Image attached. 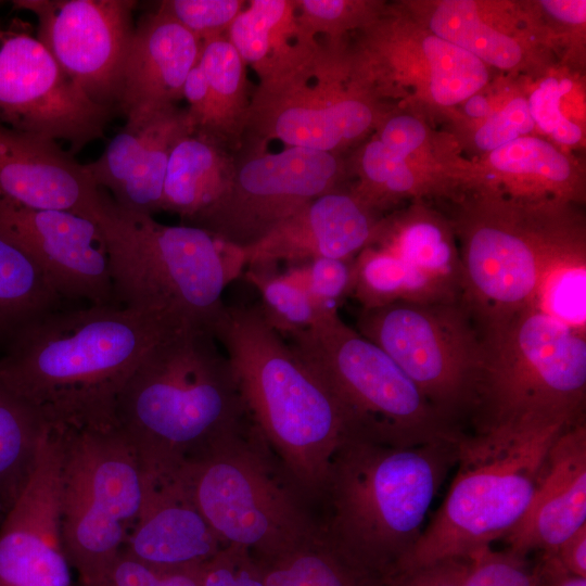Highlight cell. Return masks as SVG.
<instances>
[{"label":"cell","instance_id":"1","mask_svg":"<svg viewBox=\"0 0 586 586\" xmlns=\"http://www.w3.org/2000/svg\"><path fill=\"white\" fill-rule=\"evenodd\" d=\"M184 328L117 304L52 310L0 354V380L50 429L115 425L125 382L161 340Z\"/></svg>","mask_w":586,"mask_h":586},{"label":"cell","instance_id":"2","mask_svg":"<svg viewBox=\"0 0 586 586\" xmlns=\"http://www.w3.org/2000/svg\"><path fill=\"white\" fill-rule=\"evenodd\" d=\"M114 423L156 482L253 422L217 340L184 327L157 342L131 372L117 396Z\"/></svg>","mask_w":586,"mask_h":586},{"label":"cell","instance_id":"3","mask_svg":"<svg viewBox=\"0 0 586 586\" xmlns=\"http://www.w3.org/2000/svg\"><path fill=\"white\" fill-rule=\"evenodd\" d=\"M264 443L307 499H320L332 457L357 425L258 306H227L213 331Z\"/></svg>","mask_w":586,"mask_h":586},{"label":"cell","instance_id":"4","mask_svg":"<svg viewBox=\"0 0 586 586\" xmlns=\"http://www.w3.org/2000/svg\"><path fill=\"white\" fill-rule=\"evenodd\" d=\"M459 440L397 446L347 437L330 463L320 524L365 563L396 573L423 533L430 507L456 463Z\"/></svg>","mask_w":586,"mask_h":586},{"label":"cell","instance_id":"5","mask_svg":"<svg viewBox=\"0 0 586 586\" xmlns=\"http://www.w3.org/2000/svg\"><path fill=\"white\" fill-rule=\"evenodd\" d=\"M95 222L115 304L213 334L227 308L224 291L246 266L244 249L195 226L164 225L123 208L102 189Z\"/></svg>","mask_w":586,"mask_h":586},{"label":"cell","instance_id":"6","mask_svg":"<svg viewBox=\"0 0 586 586\" xmlns=\"http://www.w3.org/2000/svg\"><path fill=\"white\" fill-rule=\"evenodd\" d=\"M569 426H502L463 433L448 493L399 571L469 558L505 538L527 511L549 449Z\"/></svg>","mask_w":586,"mask_h":586},{"label":"cell","instance_id":"7","mask_svg":"<svg viewBox=\"0 0 586 586\" xmlns=\"http://www.w3.org/2000/svg\"><path fill=\"white\" fill-rule=\"evenodd\" d=\"M484 335L487 360L475 431L585 420V333L531 305Z\"/></svg>","mask_w":586,"mask_h":586},{"label":"cell","instance_id":"8","mask_svg":"<svg viewBox=\"0 0 586 586\" xmlns=\"http://www.w3.org/2000/svg\"><path fill=\"white\" fill-rule=\"evenodd\" d=\"M224 546L267 556L319 525L252 423L174 476Z\"/></svg>","mask_w":586,"mask_h":586},{"label":"cell","instance_id":"9","mask_svg":"<svg viewBox=\"0 0 586 586\" xmlns=\"http://www.w3.org/2000/svg\"><path fill=\"white\" fill-rule=\"evenodd\" d=\"M61 438L63 547L78 582L100 579L135 526L151 480L115 425L52 429Z\"/></svg>","mask_w":586,"mask_h":586},{"label":"cell","instance_id":"10","mask_svg":"<svg viewBox=\"0 0 586 586\" xmlns=\"http://www.w3.org/2000/svg\"><path fill=\"white\" fill-rule=\"evenodd\" d=\"M283 339L345 406L359 435L411 446L457 442L464 433L381 347L347 326L339 311Z\"/></svg>","mask_w":586,"mask_h":586},{"label":"cell","instance_id":"11","mask_svg":"<svg viewBox=\"0 0 586 586\" xmlns=\"http://www.w3.org/2000/svg\"><path fill=\"white\" fill-rule=\"evenodd\" d=\"M355 329L381 347L451 423L460 428L473 419L487 345L462 300L360 309Z\"/></svg>","mask_w":586,"mask_h":586},{"label":"cell","instance_id":"12","mask_svg":"<svg viewBox=\"0 0 586 586\" xmlns=\"http://www.w3.org/2000/svg\"><path fill=\"white\" fill-rule=\"evenodd\" d=\"M343 72L337 48L321 44L302 64L259 82L243 140L334 153L360 137L373 123V110L342 88Z\"/></svg>","mask_w":586,"mask_h":586},{"label":"cell","instance_id":"13","mask_svg":"<svg viewBox=\"0 0 586 586\" xmlns=\"http://www.w3.org/2000/svg\"><path fill=\"white\" fill-rule=\"evenodd\" d=\"M230 184L198 226L221 240L247 249L315 199L336 190L340 164L334 153L242 141Z\"/></svg>","mask_w":586,"mask_h":586},{"label":"cell","instance_id":"14","mask_svg":"<svg viewBox=\"0 0 586 586\" xmlns=\"http://www.w3.org/2000/svg\"><path fill=\"white\" fill-rule=\"evenodd\" d=\"M111 112L63 73L31 26H0V125L68 144L73 155L103 137Z\"/></svg>","mask_w":586,"mask_h":586},{"label":"cell","instance_id":"15","mask_svg":"<svg viewBox=\"0 0 586 586\" xmlns=\"http://www.w3.org/2000/svg\"><path fill=\"white\" fill-rule=\"evenodd\" d=\"M519 222L513 216L491 215L466 228L461 300L483 332L531 306L559 260L585 252L579 242L527 232Z\"/></svg>","mask_w":586,"mask_h":586},{"label":"cell","instance_id":"16","mask_svg":"<svg viewBox=\"0 0 586 586\" xmlns=\"http://www.w3.org/2000/svg\"><path fill=\"white\" fill-rule=\"evenodd\" d=\"M31 12L37 38L63 73L94 104L117 109L135 31L132 0H14Z\"/></svg>","mask_w":586,"mask_h":586},{"label":"cell","instance_id":"17","mask_svg":"<svg viewBox=\"0 0 586 586\" xmlns=\"http://www.w3.org/2000/svg\"><path fill=\"white\" fill-rule=\"evenodd\" d=\"M0 230L35 260L62 300L115 304L106 245L97 222L72 212L0 201Z\"/></svg>","mask_w":586,"mask_h":586},{"label":"cell","instance_id":"18","mask_svg":"<svg viewBox=\"0 0 586 586\" xmlns=\"http://www.w3.org/2000/svg\"><path fill=\"white\" fill-rule=\"evenodd\" d=\"M125 117L103 153L85 168L117 205L153 216L161 212L171 151L194 129L187 109L177 105L140 107Z\"/></svg>","mask_w":586,"mask_h":586},{"label":"cell","instance_id":"19","mask_svg":"<svg viewBox=\"0 0 586 586\" xmlns=\"http://www.w3.org/2000/svg\"><path fill=\"white\" fill-rule=\"evenodd\" d=\"M0 201L95 222L101 189L58 141L0 125Z\"/></svg>","mask_w":586,"mask_h":586},{"label":"cell","instance_id":"20","mask_svg":"<svg viewBox=\"0 0 586 586\" xmlns=\"http://www.w3.org/2000/svg\"><path fill=\"white\" fill-rule=\"evenodd\" d=\"M371 208L354 194L326 193L244 249L246 266L355 258L377 239Z\"/></svg>","mask_w":586,"mask_h":586},{"label":"cell","instance_id":"21","mask_svg":"<svg viewBox=\"0 0 586 586\" xmlns=\"http://www.w3.org/2000/svg\"><path fill=\"white\" fill-rule=\"evenodd\" d=\"M586 524V424L564 429L551 445L533 499L505 537L508 550L526 557L551 553Z\"/></svg>","mask_w":586,"mask_h":586},{"label":"cell","instance_id":"22","mask_svg":"<svg viewBox=\"0 0 586 586\" xmlns=\"http://www.w3.org/2000/svg\"><path fill=\"white\" fill-rule=\"evenodd\" d=\"M202 42L163 12L143 14L135 26L123 68L117 110L177 105L198 63Z\"/></svg>","mask_w":586,"mask_h":586},{"label":"cell","instance_id":"23","mask_svg":"<svg viewBox=\"0 0 586 586\" xmlns=\"http://www.w3.org/2000/svg\"><path fill=\"white\" fill-rule=\"evenodd\" d=\"M224 544L174 479L152 482L124 550L157 568H199Z\"/></svg>","mask_w":586,"mask_h":586},{"label":"cell","instance_id":"24","mask_svg":"<svg viewBox=\"0 0 586 586\" xmlns=\"http://www.w3.org/2000/svg\"><path fill=\"white\" fill-rule=\"evenodd\" d=\"M246 67L226 36L207 39L182 90L194 131L230 151L239 149L246 128L252 97Z\"/></svg>","mask_w":586,"mask_h":586},{"label":"cell","instance_id":"25","mask_svg":"<svg viewBox=\"0 0 586 586\" xmlns=\"http://www.w3.org/2000/svg\"><path fill=\"white\" fill-rule=\"evenodd\" d=\"M226 37L259 82L276 78L308 60L321 46L301 29L293 0H251Z\"/></svg>","mask_w":586,"mask_h":586},{"label":"cell","instance_id":"26","mask_svg":"<svg viewBox=\"0 0 586 586\" xmlns=\"http://www.w3.org/2000/svg\"><path fill=\"white\" fill-rule=\"evenodd\" d=\"M234 169L232 151L203 133L192 131L171 151L161 212L198 227L225 195Z\"/></svg>","mask_w":586,"mask_h":586},{"label":"cell","instance_id":"27","mask_svg":"<svg viewBox=\"0 0 586 586\" xmlns=\"http://www.w3.org/2000/svg\"><path fill=\"white\" fill-rule=\"evenodd\" d=\"M253 557L266 586H387L393 576L344 549L320 522L289 547Z\"/></svg>","mask_w":586,"mask_h":586},{"label":"cell","instance_id":"28","mask_svg":"<svg viewBox=\"0 0 586 586\" xmlns=\"http://www.w3.org/2000/svg\"><path fill=\"white\" fill-rule=\"evenodd\" d=\"M61 301L35 260L0 230V354Z\"/></svg>","mask_w":586,"mask_h":586},{"label":"cell","instance_id":"29","mask_svg":"<svg viewBox=\"0 0 586 586\" xmlns=\"http://www.w3.org/2000/svg\"><path fill=\"white\" fill-rule=\"evenodd\" d=\"M352 296L361 309L396 302L437 303L461 300L444 284L380 246H368L355 258Z\"/></svg>","mask_w":586,"mask_h":586},{"label":"cell","instance_id":"30","mask_svg":"<svg viewBox=\"0 0 586 586\" xmlns=\"http://www.w3.org/2000/svg\"><path fill=\"white\" fill-rule=\"evenodd\" d=\"M50 428L41 415L0 380V517L27 485Z\"/></svg>","mask_w":586,"mask_h":586},{"label":"cell","instance_id":"31","mask_svg":"<svg viewBox=\"0 0 586 586\" xmlns=\"http://www.w3.org/2000/svg\"><path fill=\"white\" fill-rule=\"evenodd\" d=\"M59 539L36 527L0 535V586H74Z\"/></svg>","mask_w":586,"mask_h":586},{"label":"cell","instance_id":"32","mask_svg":"<svg viewBox=\"0 0 586 586\" xmlns=\"http://www.w3.org/2000/svg\"><path fill=\"white\" fill-rule=\"evenodd\" d=\"M385 249L461 297L460 253L446 229L430 218H410L384 238Z\"/></svg>","mask_w":586,"mask_h":586},{"label":"cell","instance_id":"33","mask_svg":"<svg viewBox=\"0 0 586 586\" xmlns=\"http://www.w3.org/2000/svg\"><path fill=\"white\" fill-rule=\"evenodd\" d=\"M430 27L435 36L494 66L511 68L521 60L520 44L485 24L472 1H443L432 14Z\"/></svg>","mask_w":586,"mask_h":586},{"label":"cell","instance_id":"34","mask_svg":"<svg viewBox=\"0 0 586 586\" xmlns=\"http://www.w3.org/2000/svg\"><path fill=\"white\" fill-rule=\"evenodd\" d=\"M247 280L260 295L259 310L282 336L306 330L337 311L322 309L308 292L276 265L247 266Z\"/></svg>","mask_w":586,"mask_h":586},{"label":"cell","instance_id":"35","mask_svg":"<svg viewBox=\"0 0 586 586\" xmlns=\"http://www.w3.org/2000/svg\"><path fill=\"white\" fill-rule=\"evenodd\" d=\"M422 50L431 69V94L437 103L457 104L486 85L484 62L464 49L432 35L424 38Z\"/></svg>","mask_w":586,"mask_h":586},{"label":"cell","instance_id":"36","mask_svg":"<svg viewBox=\"0 0 586 586\" xmlns=\"http://www.w3.org/2000/svg\"><path fill=\"white\" fill-rule=\"evenodd\" d=\"M532 306L586 334L585 252L552 266L543 278Z\"/></svg>","mask_w":586,"mask_h":586},{"label":"cell","instance_id":"37","mask_svg":"<svg viewBox=\"0 0 586 586\" xmlns=\"http://www.w3.org/2000/svg\"><path fill=\"white\" fill-rule=\"evenodd\" d=\"M355 258L318 257L293 264L285 272L297 281L322 309L337 311L340 303L353 293Z\"/></svg>","mask_w":586,"mask_h":586},{"label":"cell","instance_id":"38","mask_svg":"<svg viewBox=\"0 0 586 586\" xmlns=\"http://www.w3.org/2000/svg\"><path fill=\"white\" fill-rule=\"evenodd\" d=\"M491 164L500 171L542 176L564 182L571 175L568 160L548 142L520 137L491 152Z\"/></svg>","mask_w":586,"mask_h":586},{"label":"cell","instance_id":"39","mask_svg":"<svg viewBox=\"0 0 586 586\" xmlns=\"http://www.w3.org/2000/svg\"><path fill=\"white\" fill-rule=\"evenodd\" d=\"M245 5L243 0H166L158 8L203 42L226 36Z\"/></svg>","mask_w":586,"mask_h":586},{"label":"cell","instance_id":"40","mask_svg":"<svg viewBox=\"0 0 586 586\" xmlns=\"http://www.w3.org/2000/svg\"><path fill=\"white\" fill-rule=\"evenodd\" d=\"M201 566L157 568L123 549L100 579L90 583L77 581L74 586H201Z\"/></svg>","mask_w":586,"mask_h":586},{"label":"cell","instance_id":"41","mask_svg":"<svg viewBox=\"0 0 586 586\" xmlns=\"http://www.w3.org/2000/svg\"><path fill=\"white\" fill-rule=\"evenodd\" d=\"M464 586H537L538 565L532 566L524 556L483 547L470 555Z\"/></svg>","mask_w":586,"mask_h":586},{"label":"cell","instance_id":"42","mask_svg":"<svg viewBox=\"0 0 586 586\" xmlns=\"http://www.w3.org/2000/svg\"><path fill=\"white\" fill-rule=\"evenodd\" d=\"M572 86L570 79L546 78L527 101L534 123L563 144H575L582 138L581 128L560 111L561 98L572 89Z\"/></svg>","mask_w":586,"mask_h":586},{"label":"cell","instance_id":"43","mask_svg":"<svg viewBox=\"0 0 586 586\" xmlns=\"http://www.w3.org/2000/svg\"><path fill=\"white\" fill-rule=\"evenodd\" d=\"M361 168L371 186L370 191L374 190L378 194L373 205L382 194L400 195L410 192L415 187V176L405 158L390 151L378 139L365 146Z\"/></svg>","mask_w":586,"mask_h":586},{"label":"cell","instance_id":"44","mask_svg":"<svg viewBox=\"0 0 586 586\" xmlns=\"http://www.w3.org/2000/svg\"><path fill=\"white\" fill-rule=\"evenodd\" d=\"M201 586H266L252 553L241 547L224 546L202 564Z\"/></svg>","mask_w":586,"mask_h":586},{"label":"cell","instance_id":"45","mask_svg":"<svg viewBox=\"0 0 586 586\" xmlns=\"http://www.w3.org/2000/svg\"><path fill=\"white\" fill-rule=\"evenodd\" d=\"M534 124L527 101L515 98L477 129L474 140L481 150L494 151L530 132Z\"/></svg>","mask_w":586,"mask_h":586},{"label":"cell","instance_id":"46","mask_svg":"<svg viewBox=\"0 0 586 586\" xmlns=\"http://www.w3.org/2000/svg\"><path fill=\"white\" fill-rule=\"evenodd\" d=\"M469 569L468 558H447L421 568L398 571L387 586H464Z\"/></svg>","mask_w":586,"mask_h":586},{"label":"cell","instance_id":"47","mask_svg":"<svg viewBox=\"0 0 586 586\" xmlns=\"http://www.w3.org/2000/svg\"><path fill=\"white\" fill-rule=\"evenodd\" d=\"M424 126L415 117L399 115L388 119L378 138L390 151L405 158L425 139Z\"/></svg>","mask_w":586,"mask_h":586},{"label":"cell","instance_id":"48","mask_svg":"<svg viewBox=\"0 0 586 586\" xmlns=\"http://www.w3.org/2000/svg\"><path fill=\"white\" fill-rule=\"evenodd\" d=\"M546 555H551L566 573L586 578V524Z\"/></svg>","mask_w":586,"mask_h":586},{"label":"cell","instance_id":"49","mask_svg":"<svg viewBox=\"0 0 586 586\" xmlns=\"http://www.w3.org/2000/svg\"><path fill=\"white\" fill-rule=\"evenodd\" d=\"M537 586H586V578L566 573L551 555L544 553Z\"/></svg>","mask_w":586,"mask_h":586},{"label":"cell","instance_id":"50","mask_svg":"<svg viewBox=\"0 0 586 586\" xmlns=\"http://www.w3.org/2000/svg\"><path fill=\"white\" fill-rule=\"evenodd\" d=\"M540 3L549 14L562 22L582 24L586 20V1L584 0H547Z\"/></svg>","mask_w":586,"mask_h":586},{"label":"cell","instance_id":"51","mask_svg":"<svg viewBox=\"0 0 586 586\" xmlns=\"http://www.w3.org/2000/svg\"><path fill=\"white\" fill-rule=\"evenodd\" d=\"M464 109L471 117H484L489 111V105L484 97L474 94L468 99Z\"/></svg>","mask_w":586,"mask_h":586},{"label":"cell","instance_id":"52","mask_svg":"<svg viewBox=\"0 0 586 586\" xmlns=\"http://www.w3.org/2000/svg\"><path fill=\"white\" fill-rule=\"evenodd\" d=\"M3 520H4V519L0 518V524L2 523Z\"/></svg>","mask_w":586,"mask_h":586}]
</instances>
